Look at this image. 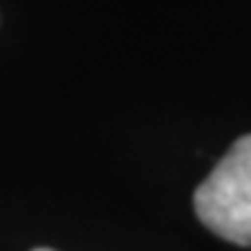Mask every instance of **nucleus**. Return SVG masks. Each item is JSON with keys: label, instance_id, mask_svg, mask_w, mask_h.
<instances>
[{"label": "nucleus", "instance_id": "nucleus-1", "mask_svg": "<svg viewBox=\"0 0 251 251\" xmlns=\"http://www.w3.org/2000/svg\"><path fill=\"white\" fill-rule=\"evenodd\" d=\"M195 213L215 236L251 246V133L228 149L195 190Z\"/></svg>", "mask_w": 251, "mask_h": 251}, {"label": "nucleus", "instance_id": "nucleus-2", "mask_svg": "<svg viewBox=\"0 0 251 251\" xmlns=\"http://www.w3.org/2000/svg\"><path fill=\"white\" fill-rule=\"evenodd\" d=\"M33 251H51V249H33Z\"/></svg>", "mask_w": 251, "mask_h": 251}]
</instances>
